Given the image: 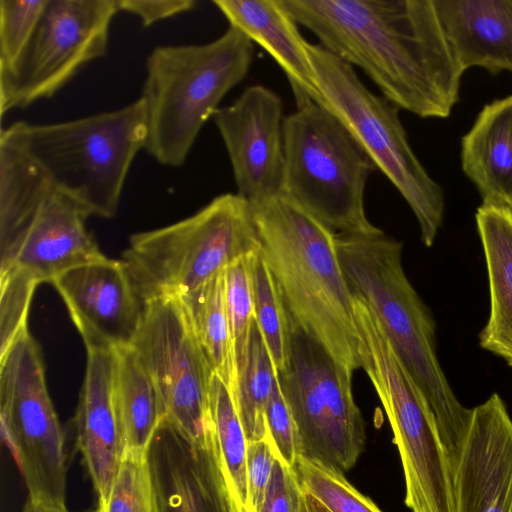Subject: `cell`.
Listing matches in <instances>:
<instances>
[{
	"label": "cell",
	"mask_w": 512,
	"mask_h": 512,
	"mask_svg": "<svg viewBox=\"0 0 512 512\" xmlns=\"http://www.w3.org/2000/svg\"><path fill=\"white\" fill-rule=\"evenodd\" d=\"M320 45L360 68L383 97L421 118L459 101L457 65L433 0H281Z\"/></svg>",
	"instance_id": "obj_1"
},
{
	"label": "cell",
	"mask_w": 512,
	"mask_h": 512,
	"mask_svg": "<svg viewBox=\"0 0 512 512\" xmlns=\"http://www.w3.org/2000/svg\"><path fill=\"white\" fill-rule=\"evenodd\" d=\"M260 253L290 318L350 372L362 367L336 235L285 196L250 204Z\"/></svg>",
	"instance_id": "obj_2"
},
{
	"label": "cell",
	"mask_w": 512,
	"mask_h": 512,
	"mask_svg": "<svg viewBox=\"0 0 512 512\" xmlns=\"http://www.w3.org/2000/svg\"><path fill=\"white\" fill-rule=\"evenodd\" d=\"M336 247L352 295L373 312L401 365L427 399L453 463L471 409L459 402L441 368L436 325L404 272L402 242L384 232L336 235Z\"/></svg>",
	"instance_id": "obj_3"
},
{
	"label": "cell",
	"mask_w": 512,
	"mask_h": 512,
	"mask_svg": "<svg viewBox=\"0 0 512 512\" xmlns=\"http://www.w3.org/2000/svg\"><path fill=\"white\" fill-rule=\"evenodd\" d=\"M254 52V43L231 26L205 44L155 47L140 96L146 152L162 165L181 166L222 99L248 74Z\"/></svg>",
	"instance_id": "obj_4"
},
{
	"label": "cell",
	"mask_w": 512,
	"mask_h": 512,
	"mask_svg": "<svg viewBox=\"0 0 512 512\" xmlns=\"http://www.w3.org/2000/svg\"><path fill=\"white\" fill-rule=\"evenodd\" d=\"M282 195L337 235H374L365 189L377 166L348 129L309 100L284 117Z\"/></svg>",
	"instance_id": "obj_5"
},
{
	"label": "cell",
	"mask_w": 512,
	"mask_h": 512,
	"mask_svg": "<svg viewBox=\"0 0 512 512\" xmlns=\"http://www.w3.org/2000/svg\"><path fill=\"white\" fill-rule=\"evenodd\" d=\"M259 248L249 202L225 193L181 221L131 235L122 260L146 303L193 291Z\"/></svg>",
	"instance_id": "obj_6"
},
{
	"label": "cell",
	"mask_w": 512,
	"mask_h": 512,
	"mask_svg": "<svg viewBox=\"0 0 512 512\" xmlns=\"http://www.w3.org/2000/svg\"><path fill=\"white\" fill-rule=\"evenodd\" d=\"M27 146L56 189L91 213L116 215L124 183L147 138L146 110L139 97L112 111L50 123L25 122Z\"/></svg>",
	"instance_id": "obj_7"
},
{
	"label": "cell",
	"mask_w": 512,
	"mask_h": 512,
	"mask_svg": "<svg viewBox=\"0 0 512 512\" xmlns=\"http://www.w3.org/2000/svg\"><path fill=\"white\" fill-rule=\"evenodd\" d=\"M319 95L316 103L331 112L354 136L411 208L421 241L431 247L442 225L441 186L412 150L399 108L371 92L354 67L320 44L308 42Z\"/></svg>",
	"instance_id": "obj_8"
},
{
	"label": "cell",
	"mask_w": 512,
	"mask_h": 512,
	"mask_svg": "<svg viewBox=\"0 0 512 512\" xmlns=\"http://www.w3.org/2000/svg\"><path fill=\"white\" fill-rule=\"evenodd\" d=\"M354 298L361 363L383 405L411 512H453V465L427 399L394 353L369 307Z\"/></svg>",
	"instance_id": "obj_9"
},
{
	"label": "cell",
	"mask_w": 512,
	"mask_h": 512,
	"mask_svg": "<svg viewBox=\"0 0 512 512\" xmlns=\"http://www.w3.org/2000/svg\"><path fill=\"white\" fill-rule=\"evenodd\" d=\"M277 377L297 428L299 456L342 473L352 468L366 440L352 372L290 316L286 361Z\"/></svg>",
	"instance_id": "obj_10"
},
{
	"label": "cell",
	"mask_w": 512,
	"mask_h": 512,
	"mask_svg": "<svg viewBox=\"0 0 512 512\" xmlns=\"http://www.w3.org/2000/svg\"><path fill=\"white\" fill-rule=\"evenodd\" d=\"M1 436L31 501L66 507L65 433L51 402L38 344L23 329L0 354Z\"/></svg>",
	"instance_id": "obj_11"
},
{
	"label": "cell",
	"mask_w": 512,
	"mask_h": 512,
	"mask_svg": "<svg viewBox=\"0 0 512 512\" xmlns=\"http://www.w3.org/2000/svg\"><path fill=\"white\" fill-rule=\"evenodd\" d=\"M118 0H47L14 70L0 76V112L51 98L108 49Z\"/></svg>",
	"instance_id": "obj_12"
},
{
	"label": "cell",
	"mask_w": 512,
	"mask_h": 512,
	"mask_svg": "<svg viewBox=\"0 0 512 512\" xmlns=\"http://www.w3.org/2000/svg\"><path fill=\"white\" fill-rule=\"evenodd\" d=\"M132 346L157 387L165 418L190 443L212 438L209 390L213 370L177 296L145 303Z\"/></svg>",
	"instance_id": "obj_13"
},
{
	"label": "cell",
	"mask_w": 512,
	"mask_h": 512,
	"mask_svg": "<svg viewBox=\"0 0 512 512\" xmlns=\"http://www.w3.org/2000/svg\"><path fill=\"white\" fill-rule=\"evenodd\" d=\"M227 150L237 194L256 204L282 194L283 104L263 85L246 87L213 116Z\"/></svg>",
	"instance_id": "obj_14"
},
{
	"label": "cell",
	"mask_w": 512,
	"mask_h": 512,
	"mask_svg": "<svg viewBox=\"0 0 512 512\" xmlns=\"http://www.w3.org/2000/svg\"><path fill=\"white\" fill-rule=\"evenodd\" d=\"M52 284L65 302L86 350L132 345L145 303L123 260L104 256L66 271Z\"/></svg>",
	"instance_id": "obj_15"
},
{
	"label": "cell",
	"mask_w": 512,
	"mask_h": 512,
	"mask_svg": "<svg viewBox=\"0 0 512 512\" xmlns=\"http://www.w3.org/2000/svg\"><path fill=\"white\" fill-rule=\"evenodd\" d=\"M453 512H512V418L498 393L471 409L453 462Z\"/></svg>",
	"instance_id": "obj_16"
},
{
	"label": "cell",
	"mask_w": 512,
	"mask_h": 512,
	"mask_svg": "<svg viewBox=\"0 0 512 512\" xmlns=\"http://www.w3.org/2000/svg\"><path fill=\"white\" fill-rule=\"evenodd\" d=\"M147 461L153 512H232L213 434L195 445L164 418Z\"/></svg>",
	"instance_id": "obj_17"
},
{
	"label": "cell",
	"mask_w": 512,
	"mask_h": 512,
	"mask_svg": "<svg viewBox=\"0 0 512 512\" xmlns=\"http://www.w3.org/2000/svg\"><path fill=\"white\" fill-rule=\"evenodd\" d=\"M90 216L83 204L55 189L0 273L14 271L37 285L52 283L72 268L103 258L86 228Z\"/></svg>",
	"instance_id": "obj_18"
},
{
	"label": "cell",
	"mask_w": 512,
	"mask_h": 512,
	"mask_svg": "<svg viewBox=\"0 0 512 512\" xmlns=\"http://www.w3.org/2000/svg\"><path fill=\"white\" fill-rule=\"evenodd\" d=\"M115 350H87V365L74 418L76 442L98 498L107 499L123 457L114 402Z\"/></svg>",
	"instance_id": "obj_19"
},
{
	"label": "cell",
	"mask_w": 512,
	"mask_h": 512,
	"mask_svg": "<svg viewBox=\"0 0 512 512\" xmlns=\"http://www.w3.org/2000/svg\"><path fill=\"white\" fill-rule=\"evenodd\" d=\"M450 51L463 73L481 67L512 74V0H433Z\"/></svg>",
	"instance_id": "obj_20"
},
{
	"label": "cell",
	"mask_w": 512,
	"mask_h": 512,
	"mask_svg": "<svg viewBox=\"0 0 512 512\" xmlns=\"http://www.w3.org/2000/svg\"><path fill=\"white\" fill-rule=\"evenodd\" d=\"M229 26L261 46L285 73L297 105L316 101V73L297 22L281 0H214Z\"/></svg>",
	"instance_id": "obj_21"
},
{
	"label": "cell",
	"mask_w": 512,
	"mask_h": 512,
	"mask_svg": "<svg viewBox=\"0 0 512 512\" xmlns=\"http://www.w3.org/2000/svg\"><path fill=\"white\" fill-rule=\"evenodd\" d=\"M55 186L29 151L25 122L0 133V266L11 258Z\"/></svg>",
	"instance_id": "obj_22"
},
{
	"label": "cell",
	"mask_w": 512,
	"mask_h": 512,
	"mask_svg": "<svg viewBox=\"0 0 512 512\" xmlns=\"http://www.w3.org/2000/svg\"><path fill=\"white\" fill-rule=\"evenodd\" d=\"M461 167L482 203L512 205V94L487 103L461 138Z\"/></svg>",
	"instance_id": "obj_23"
},
{
	"label": "cell",
	"mask_w": 512,
	"mask_h": 512,
	"mask_svg": "<svg viewBox=\"0 0 512 512\" xmlns=\"http://www.w3.org/2000/svg\"><path fill=\"white\" fill-rule=\"evenodd\" d=\"M475 219L490 295V313L479 334V344L512 368V210L482 203Z\"/></svg>",
	"instance_id": "obj_24"
},
{
	"label": "cell",
	"mask_w": 512,
	"mask_h": 512,
	"mask_svg": "<svg viewBox=\"0 0 512 512\" xmlns=\"http://www.w3.org/2000/svg\"><path fill=\"white\" fill-rule=\"evenodd\" d=\"M113 389L124 452L147 455L165 413L154 380L132 345L115 350Z\"/></svg>",
	"instance_id": "obj_25"
},
{
	"label": "cell",
	"mask_w": 512,
	"mask_h": 512,
	"mask_svg": "<svg viewBox=\"0 0 512 512\" xmlns=\"http://www.w3.org/2000/svg\"><path fill=\"white\" fill-rule=\"evenodd\" d=\"M177 297L213 372L232 390L236 372L225 302L224 271Z\"/></svg>",
	"instance_id": "obj_26"
},
{
	"label": "cell",
	"mask_w": 512,
	"mask_h": 512,
	"mask_svg": "<svg viewBox=\"0 0 512 512\" xmlns=\"http://www.w3.org/2000/svg\"><path fill=\"white\" fill-rule=\"evenodd\" d=\"M209 413L232 512H247V438L230 387L213 373Z\"/></svg>",
	"instance_id": "obj_27"
},
{
	"label": "cell",
	"mask_w": 512,
	"mask_h": 512,
	"mask_svg": "<svg viewBox=\"0 0 512 512\" xmlns=\"http://www.w3.org/2000/svg\"><path fill=\"white\" fill-rule=\"evenodd\" d=\"M235 372L231 392L247 441L268 438L265 414L277 381V370L255 319L245 352L235 364Z\"/></svg>",
	"instance_id": "obj_28"
},
{
	"label": "cell",
	"mask_w": 512,
	"mask_h": 512,
	"mask_svg": "<svg viewBox=\"0 0 512 512\" xmlns=\"http://www.w3.org/2000/svg\"><path fill=\"white\" fill-rule=\"evenodd\" d=\"M250 272L254 319L264 337L276 370L279 371L283 368L287 356L288 312L260 250L251 257Z\"/></svg>",
	"instance_id": "obj_29"
},
{
	"label": "cell",
	"mask_w": 512,
	"mask_h": 512,
	"mask_svg": "<svg viewBox=\"0 0 512 512\" xmlns=\"http://www.w3.org/2000/svg\"><path fill=\"white\" fill-rule=\"evenodd\" d=\"M293 468L301 486L331 512H382L342 472L301 456Z\"/></svg>",
	"instance_id": "obj_30"
},
{
	"label": "cell",
	"mask_w": 512,
	"mask_h": 512,
	"mask_svg": "<svg viewBox=\"0 0 512 512\" xmlns=\"http://www.w3.org/2000/svg\"><path fill=\"white\" fill-rule=\"evenodd\" d=\"M47 0L0 1V76L11 73L24 54Z\"/></svg>",
	"instance_id": "obj_31"
},
{
	"label": "cell",
	"mask_w": 512,
	"mask_h": 512,
	"mask_svg": "<svg viewBox=\"0 0 512 512\" xmlns=\"http://www.w3.org/2000/svg\"><path fill=\"white\" fill-rule=\"evenodd\" d=\"M254 254L238 259L224 270L225 302L235 364L245 352L249 331L254 321L250 272L251 257Z\"/></svg>",
	"instance_id": "obj_32"
},
{
	"label": "cell",
	"mask_w": 512,
	"mask_h": 512,
	"mask_svg": "<svg viewBox=\"0 0 512 512\" xmlns=\"http://www.w3.org/2000/svg\"><path fill=\"white\" fill-rule=\"evenodd\" d=\"M101 512H153L147 455L123 453Z\"/></svg>",
	"instance_id": "obj_33"
},
{
	"label": "cell",
	"mask_w": 512,
	"mask_h": 512,
	"mask_svg": "<svg viewBox=\"0 0 512 512\" xmlns=\"http://www.w3.org/2000/svg\"><path fill=\"white\" fill-rule=\"evenodd\" d=\"M37 284L13 271L0 273V354L27 328V315Z\"/></svg>",
	"instance_id": "obj_34"
},
{
	"label": "cell",
	"mask_w": 512,
	"mask_h": 512,
	"mask_svg": "<svg viewBox=\"0 0 512 512\" xmlns=\"http://www.w3.org/2000/svg\"><path fill=\"white\" fill-rule=\"evenodd\" d=\"M265 418L274 457L293 468L299 456L297 428L278 377L267 404Z\"/></svg>",
	"instance_id": "obj_35"
},
{
	"label": "cell",
	"mask_w": 512,
	"mask_h": 512,
	"mask_svg": "<svg viewBox=\"0 0 512 512\" xmlns=\"http://www.w3.org/2000/svg\"><path fill=\"white\" fill-rule=\"evenodd\" d=\"M302 486L294 468L274 459L259 512H300Z\"/></svg>",
	"instance_id": "obj_36"
},
{
	"label": "cell",
	"mask_w": 512,
	"mask_h": 512,
	"mask_svg": "<svg viewBox=\"0 0 512 512\" xmlns=\"http://www.w3.org/2000/svg\"><path fill=\"white\" fill-rule=\"evenodd\" d=\"M274 459L269 438L248 442L247 481L249 507L247 512H259L270 480Z\"/></svg>",
	"instance_id": "obj_37"
},
{
	"label": "cell",
	"mask_w": 512,
	"mask_h": 512,
	"mask_svg": "<svg viewBox=\"0 0 512 512\" xmlns=\"http://www.w3.org/2000/svg\"><path fill=\"white\" fill-rule=\"evenodd\" d=\"M195 5L194 0H118L120 11L137 16L144 27L188 12Z\"/></svg>",
	"instance_id": "obj_38"
},
{
	"label": "cell",
	"mask_w": 512,
	"mask_h": 512,
	"mask_svg": "<svg viewBox=\"0 0 512 512\" xmlns=\"http://www.w3.org/2000/svg\"><path fill=\"white\" fill-rule=\"evenodd\" d=\"M300 512H331L322 502L302 487Z\"/></svg>",
	"instance_id": "obj_39"
},
{
	"label": "cell",
	"mask_w": 512,
	"mask_h": 512,
	"mask_svg": "<svg viewBox=\"0 0 512 512\" xmlns=\"http://www.w3.org/2000/svg\"><path fill=\"white\" fill-rule=\"evenodd\" d=\"M21 512H70L67 508H55L35 503L27 498ZM92 512H101L99 508Z\"/></svg>",
	"instance_id": "obj_40"
},
{
	"label": "cell",
	"mask_w": 512,
	"mask_h": 512,
	"mask_svg": "<svg viewBox=\"0 0 512 512\" xmlns=\"http://www.w3.org/2000/svg\"><path fill=\"white\" fill-rule=\"evenodd\" d=\"M510 209L512 210V205H511Z\"/></svg>",
	"instance_id": "obj_41"
}]
</instances>
